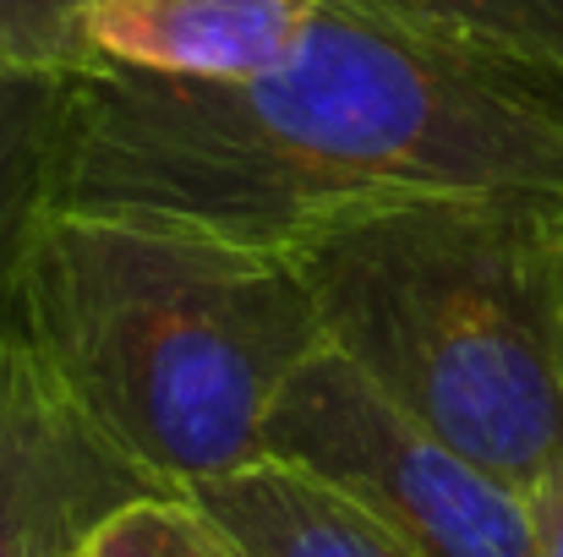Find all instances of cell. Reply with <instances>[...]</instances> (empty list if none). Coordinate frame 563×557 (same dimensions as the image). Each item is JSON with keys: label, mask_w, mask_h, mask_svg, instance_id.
Instances as JSON below:
<instances>
[{"label": "cell", "mask_w": 563, "mask_h": 557, "mask_svg": "<svg viewBox=\"0 0 563 557\" xmlns=\"http://www.w3.org/2000/svg\"><path fill=\"white\" fill-rule=\"evenodd\" d=\"M427 191L563 197V82L362 0H312L296 49L246 82L77 77L49 213L296 246L334 213Z\"/></svg>", "instance_id": "6da1fadb"}, {"label": "cell", "mask_w": 563, "mask_h": 557, "mask_svg": "<svg viewBox=\"0 0 563 557\" xmlns=\"http://www.w3.org/2000/svg\"><path fill=\"white\" fill-rule=\"evenodd\" d=\"M16 339L170 492L268 459L274 399L323 350L290 246L132 213H49L38 224Z\"/></svg>", "instance_id": "7a4b0ae2"}, {"label": "cell", "mask_w": 563, "mask_h": 557, "mask_svg": "<svg viewBox=\"0 0 563 557\" xmlns=\"http://www.w3.org/2000/svg\"><path fill=\"white\" fill-rule=\"evenodd\" d=\"M290 257L323 350L421 432L520 492L563 459V197H388Z\"/></svg>", "instance_id": "3957f363"}, {"label": "cell", "mask_w": 563, "mask_h": 557, "mask_svg": "<svg viewBox=\"0 0 563 557\" xmlns=\"http://www.w3.org/2000/svg\"><path fill=\"white\" fill-rule=\"evenodd\" d=\"M263 454L356 498L416 557H542L520 487L421 432L334 350L285 382Z\"/></svg>", "instance_id": "277c9868"}, {"label": "cell", "mask_w": 563, "mask_h": 557, "mask_svg": "<svg viewBox=\"0 0 563 557\" xmlns=\"http://www.w3.org/2000/svg\"><path fill=\"white\" fill-rule=\"evenodd\" d=\"M170 498L16 334L0 339V557H82L132 503Z\"/></svg>", "instance_id": "5b68a950"}, {"label": "cell", "mask_w": 563, "mask_h": 557, "mask_svg": "<svg viewBox=\"0 0 563 557\" xmlns=\"http://www.w3.org/2000/svg\"><path fill=\"white\" fill-rule=\"evenodd\" d=\"M307 16L312 0H104L93 44L110 71L246 82L296 49Z\"/></svg>", "instance_id": "8992f818"}, {"label": "cell", "mask_w": 563, "mask_h": 557, "mask_svg": "<svg viewBox=\"0 0 563 557\" xmlns=\"http://www.w3.org/2000/svg\"><path fill=\"white\" fill-rule=\"evenodd\" d=\"M181 498H191L246 557H416L356 498L279 459L197 481Z\"/></svg>", "instance_id": "52a82bcc"}, {"label": "cell", "mask_w": 563, "mask_h": 557, "mask_svg": "<svg viewBox=\"0 0 563 557\" xmlns=\"http://www.w3.org/2000/svg\"><path fill=\"white\" fill-rule=\"evenodd\" d=\"M77 77L0 71V339L16 334L22 263L49 219L55 154Z\"/></svg>", "instance_id": "ba28073f"}, {"label": "cell", "mask_w": 563, "mask_h": 557, "mask_svg": "<svg viewBox=\"0 0 563 557\" xmlns=\"http://www.w3.org/2000/svg\"><path fill=\"white\" fill-rule=\"evenodd\" d=\"M432 38L515 60L563 82V0H362Z\"/></svg>", "instance_id": "9c48e42d"}, {"label": "cell", "mask_w": 563, "mask_h": 557, "mask_svg": "<svg viewBox=\"0 0 563 557\" xmlns=\"http://www.w3.org/2000/svg\"><path fill=\"white\" fill-rule=\"evenodd\" d=\"M104 0H0V71L99 77L110 71L93 44V11Z\"/></svg>", "instance_id": "30bf717a"}, {"label": "cell", "mask_w": 563, "mask_h": 557, "mask_svg": "<svg viewBox=\"0 0 563 557\" xmlns=\"http://www.w3.org/2000/svg\"><path fill=\"white\" fill-rule=\"evenodd\" d=\"M88 557H246L191 498H143L121 509L99 536Z\"/></svg>", "instance_id": "8fae6325"}, {"label": "cell", "mask_w": 563, "mask_h": 557, "mask_svg": "<svg viewBox=\"0 0 563 557\" xmlns=\"http://www.w3.org/2000/svg\"><path fill=\"white\" fill-rule=\"evenodd\" d=\"M526 503H531V525H537L542 557H563V459L548 465V470L531 481Z\"/></svg>", "instance_id": "7c38bea8"}, {"label": "cell", "mask_w": 563, "mask_h": 557, "mask_svg": "<svg viewBox=\"0 0 563 557\" xmlns=\"http://www.w3.org/2000/svg\"><path fill=\"white\" fill-rule=\"evenodd\" d=\"M82 557H88V553H82Z\"/></svg>", "instance_id": "4fadbf2b"}]
</instances>
